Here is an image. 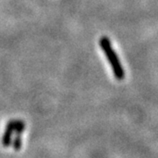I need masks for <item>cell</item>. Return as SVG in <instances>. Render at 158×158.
Segmentation results:
<instances>
[{
	"instance_id": "cell-1",
	"label": "cell",
	"mask_w": 158,
	"mask_h": 158,
	"mask_svg": "<svg viewBox=\"0 0 158 158\" xmlns=\"http://www.w3.org/2000/svg\"><path fill=\"white\" fill-rule=\"evenodd\" d=\"M99 46L101 49L106 55L108 62L111 65V68L113 69L114 77L118 80H122L125 77L124 69L122 67V64L118 59V56L115 50L113 49V46L111 44V41L106 36H102L99 40Z\"/></svg>"
},
{
	"instance_id": "cell-2",
	"label": "cell",
	"mask_w": 158,
	"mask_h": 158,
	"mask_svg": "<svg viewBox=\"0 0 158 158\" xmlns=\"http://www.w3.org/2000/svg\"><path fill=\"white\" fill-rule=\"evenodd\" d=\"M26 127V124L20 119H11L6 126L5 133L2 138V143L5 148L10 147L13 134H23Z\"/></svg>"
},
{
	"instance_id": "cell-3",
	"label": "cell",
	"mask_w": 158,
	"mask_h": 158,
	"mask_svg": "<svg viewBox=\"0 0 158 158\" xmlns=\"http://www.w3.org/2000/svg\"><path fill=\"white\" fill-rule=\"evenodd\" d=\"M12 148L18 151L22 147V134H14L13 140H11Z\"/></svg>"
}]
</instances>
